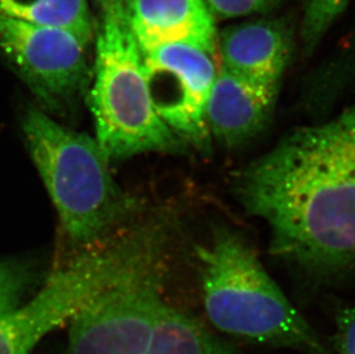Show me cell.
Returning a JSON list of instances; mask_svg holds the SVG:
<instances>
[{
	"label": "cell",
	"mask_w": 355,
	"mask_h": 354,
	"mask_svg": "<svg viewBox=\"0 0 355 354\" xmlns=\"http://www.w3.org/2000/svg\"><path fill=\"white\" fill-rule=\"evenodd\" d=\"M237 197L272 250L318 274L355 268V105L293 131L238 175Z\"/></svg>",
	"instance_id": "1"
},
{
	"label": "cell",
	"mask_w": 355,
	"mask_h": 354,
	"mask_svg": "<svg viewBox=\"0 0 355 354\" xmlns=\"http://www.w3.org/2000/svg\"><path fill=\"white\" fill-rule=\"evenodd\" d=\"M198 257L205 312L216 330L299 353L334 354L239 236L218 229Z\"/></svg>",
	"instance_id": "2"
},
{
	"label": "cell",
	"mask_w": 355,
	"mask_h": 354,
	"mask_svg": "<svg viewBox=\"0 0 355 354\" xmlns=\"http://www.w3.org/2000/svg\"><path fill=\"white\" fill-rule=\"evenodd\" d=\"M94 67L90 107L96 141L108 161L181 150L184 142L155 110L143 54L129 31L124 8L103 13Z\"/></svg>",
	"instance_id": "3"
},
{
	"label": "cell",
	"mask_w": 355,
	"mask_h": 354,
	"mask_svg": "<svg viewBox=\"0 0 355 354\" xmlns=\"http://www.w3.org/2000/svg\"><path fill=\"white\" fill-rule=\"evenodd\" d=\"M22 131L35 166L71 239L91 243L128 210L96 140L28 108Z\"/></svg>",
	"instance_id": "4"
},
{
	"label": "cell",
	"mask_w": 355,
	"mask_h": 354,
	"mask_svg": "<svg viewBox=\"0 0 355 354\" xmlns=\"http://www.w3.org/2000/svg\"><path fill=\"white\" fill-rule=\"evenodd\" d=\"M158 236L69 322L64 354H145L168 304Z\"/></svg>",
	"instance_id": "5"
},
{
	"label": "cell",
	"mask_w": 355,
	"mask_h": 354,
	"mask_svg": "<svg viewBox=\"0 0 355 354\" xmlns=\"http://www.w3.org/2000/svg\"><path fill=\"white\" fill-rule=\"evenodd\" d=\"M157 233L141 231L106 248L90 251L54 271L35 297L0 321V354H33L35 348L141 255Z\"/></svg>",
	"instance_id": "6"
},
{
	"label": "cell",
	"mask_w": 355,
	"mask_h": 354,
	"mask_svg": "<svg viewBox=\"0 0 355 354\" xmlns=\"http://www.w3.org/2000/svg\"><path fill=\"white\" fill-rule=\"evenodd\" d=\"M141 54L161 119L184 143L206 149L211 135L205 112L218 75L216 56L189 44H168Z\"/></svg>",
	"instance_id": "7"
},
{
	"label": "cell",
	"mask_w": 355,
	"mask_h": 354,
	"mask_svg": "<svg viewBox=\"0 0 355 354\" xmlns=\"http://www.w3.org/2000/svg\"><path fill=\"white\" fill-rule=\"evenodd\" d=\"M89 43L64 28L0 15V51L49 104L66 101L78 90L87 73Z\"/></svg>",
	"instance_id": "8"
},
{
	"label": "cell",
	"mask_w": 355,
	"mask_h": 354,
	"mask_svg": "<svg viewBox=\"0 0 355 354\" xmlns=\"http://www.w3.org/2000/svg\"><path fill=\"white\" fill-rule=\"evenodd\" d=\"M124 17L141 53L189 44L218 54V29L204 0H128Z\"/></svg>",
	"instance_id": "9"
},
{
	"label": "cell",
	"mask_w": 355,
	"mask_h": 354,
	"mask_svg": "<svg viewBox=\"0 0 355 354\" xmlns=\"http://www.w3.org/2000/svg\"><path fill=\"white\" fill-rule=\"evenodd\" d=\"M277 91L218 68L205 112L211 137L230 147L255 137L272 117Z\"/></svg>",
	"instance_id": "10"
},
{
	"label": "cell",
	"mask_w": 355,
	"mask_h": 354,
	"mask_svg": "<svg viewBox=\"0 0 355 354\" xmlns=\"http://www.w3.org/2000/svg\"><path fill=\"white\" fill-rule=\"evenodd\" d=\"M290 31L281 21L257 20L225 28L218 36L221 67L263 85H279L291 57Z\"/></svg>",
	"instance_id": "11"
},
{
	"label": "cell",
	"mask_w": 355,
	"mask_h": 354,
	"mask_svg": "<svg viewBox=\"0 0 355 354\" xmlns=\"http://www.w3.org/2000/svg\"><path fill=\"white\" fill-rule=\"evenodd\" d=\"M145 354H246L195 317L168 303Z\"/></svg>",
	"instance_id": "12"
},
{
	"label": "cell",
	"mask_w": 355,
	"mask_h": 354,
	"mask_svg": "<svg viewBox=\"0 0 355 354\" xmlns=\"http://www.w3.org/2000/svg\"><path fill=\"white\" fill-rule=\"evenodd\" d=\"M87 0H0V15L26 24L64 28L91 42L94 24Z\"/></svg>",
	"instance_id": "13"
},
{
	"label": "cell",
	"mask_w": 355,
	"mask_h": 354,
	"mask_svg": "<svg viewBox=\"0 0 355 354\" xmlns=\"http://www.w3.org/2000/svg\"><path fill=\"white\" fill-rule=\"evenodd\" d=\"M351 0H304L302 38L306 51L312 52Z\"/></svg>",
	"instance_id": "14"
},
{
	"label": "cell",
	"mask_w": 355,
	"mask_h": 354,
	"mask_svg": "<svg viewBox=\"0 0 355 354\" xmlns=\"http://www.w3.org/2000/svg\"><path fill=\"white\" fill-rule=\"evenodd\" d=\"M33 282L27 264L17 260H0V321L24 303Z\"/></svg>",
	"instance_id": "15"
},
{
	"label": "cell",
	"mask_w": 355,
	"mask_h": 354,
	"mask_svg": "<svg viewBox=\"0 0 355 354\" xmlns=\"http://www.w3.org/2000/svg\"><path fill=\"white\" fill-rule=\"evenodd\" d=\"M204 1L215 21L267 13L279 3V0H204Z\"/></svg>",
	"instance_id": "16"
},
{
	"label": "cell",
	"mask_w": 355,
	"mask_h": 354,
	"mask_svg": "<svg viewBox=\"0 0 355 354\" xmlns=\"http://www.w3.org/2000/svg\"><path fill=\"white\" fill-rule=\"evenodd\" d=\"M332 351L334 354H355V306L337 315Z\"/></svg>",
	"instance_id": "17"
},
{
	"label": "cell",
	"mask_w": 355,
	"mask_h": 354,
	"mask_svg": "<svg viewBox=\"0 0 355 354\" xmlns=\"http://www.w3.org/2000/svg\"><path fill=\"white\" fill-rule=\"evenodd\" d=\"M97 6L101 7V12H111V10L124 8L128 0H92Z\"/></svg>",
	"instance_id": "18"
}]
</instances>
